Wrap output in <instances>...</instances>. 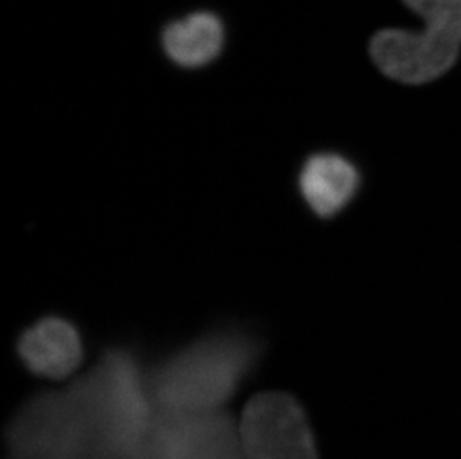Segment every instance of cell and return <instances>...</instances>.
I'll return each instance as SVG.
<instances>
[{"instance_id":"obj_1","label":"cell","mask_w":461,"mask_h":459,"mask_svg":"<svg viewBox=\"0 0 461 459\" xmlns=\"http://www.w3.org/2000/svg\"><path fill=\"white\" fill-rule=\"evenodd\" d=\"M421 18L420 31L383 29L369 44L376 69L403 86L435 83L461 54V0H402Z\"/></svg>"},{"instance_id":"obj_2","label":"cell","mask_w":461,"mask_h":459,"mask_svg":"<svg viewBox=\"0 0 461 459\" xmlns=\"http://www.w3.org/2000/svg\"><path fill=\"white\" fill-rule=\"evenodd\" d=\"M249 360V345L240 338H209L166 368L157 385L158 400L175 412L215 408L235 390Z\"/></svg>"},{"instance_id":"obj_7","label":"cell","mask_w":461,"mask_h":459,"mask_svg":"<svg viewBox=\"0 0 461 459\" xmlns=\"http://www.w3.org/2000/svg\"><path fill=\"white\" fill-rule=\"evenodd\" d=\"M18 354L32 372L61 379L83 360V345L74 325L60 318H45L23 334Z\"/></svg>"},{"instance_id":"obj_4","label":"cell","mask_w":461,"mask_h":459,"mask_svg":"<svg viewBox=\"0 0 461 459\" xmlns=\"http://www.w3.org/2000/svg\"><path fill=\"white\" fill-rule=\"evenodd\" d=\"M97 419L108 446L131 455L149 433V408L131 361L111 356L93 385Z\"/></svg>"},{"instance_id":"obj_6","label":"cell","mask_w":461,"mask_h":459,"mask_svg":"<svg viewBox=\"0 0 461 459\" xmlns=\"http://www.w3.org/2000/svg\"><path fill=\"white\" fill-rule=\"evenodd\" d=\"M361 172L348 157L318 152L309 157L299 175L302 197L320 218L344 212L360 193Z\"/></svg>"},{"instance_id":"obj_3","label":"cell","mask_w":461,"mask_h":459,"mask_svg":"<svg viewBox=\"0 0 461 459\" xmlns=\"http://www.w3.org/2000/svg\"><path fill=\"white\" fill-rule=\"evenodd\" d=\"M240 438L244 459H318L308 416L292 395L266 392L249 400Z\"/></svg>"},{"instance_id":"obj_5","label":"cell","mask_w":461,"mask_h":459,"mask_svg":"<svg viewBox=\"0 0 461 459\" xmlns=\"http://www.w3.org/2000/svg\"><path fill=\"white\" fill-rule=\"evenodd\" d=\"M149 429L135 459H231L230 429L199 413L175 412Z\"/></svg>"},{"instance_id":"obj_8","label":"cell","mask_w":461,"mask_h":459,"mask_svg":"<svg viewBox=\"0 0 461 459\" xmlns=\"http://www.w3.org/2000/svg\"><path fill=\"white\" fill-rule=\"evenodd\" d=\"M226 40L224 24L209 11H197L169 22L161 35L170 60L184 68H201L217 58Z\"/></svg>"}]
</instances>
